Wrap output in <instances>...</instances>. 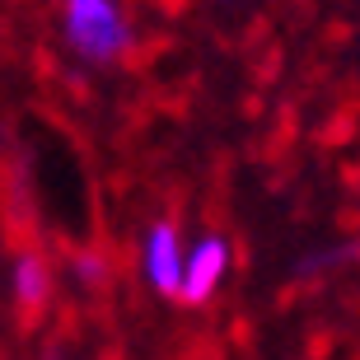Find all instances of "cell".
<instances>
[{
	"mask_svg": "<svg viewBox=\"0 0 360 360\" xmlns=\"http://www.w3.org/2000/svg\"><path fill=\"white\" fill-rule=\"evenodd\" d=\"M61 33H66L70 52L89 66H112L131 47V24H127L122 0H66Z\"/></svg>",
	"mask_w": 360,
	"mask_h": 360,
	"instance_id": "1",
	"label": "cell"
},
{
	"mask_svg": "<svg viewBox=\"0 0 360 360\" xmlns=\"http://www.w3.org/2000/svg\"><path fill=\"white\" fill-rule=\"evenodd\" d=\"M187 248L183 234H178L174 220H155L146 229V243H141V267H146V281L155 295H169L178 300L183 295V276H187Z\"/></svg>",
	"mask_w": 360,
	"mask_h": 360,
	"instance_id": "2",
	"label": "cell"
},
{
	"mask_svg": "<svg viewBox=\"0 0 360 360\" xmlns=\"http://www.w3.org/2000/svg\"><path fill=\"white\" fill-rule=\"evenodd\" d=\"M229 271V243L220 234H201L192 239L187 248V276H183V304H206L215 290H220V281Z\"/></svg>",
	"mask_w": 360,
	"mask_h": 360,
	"instance_id": "3",
	"label": "cell"
},
{
	"mask_svg": "<svg viewBox=\"0 0 360 360\" xmlns=\"http://www.w3.org/2000/svg\"><path fill=\"white\" fill-rule=\"evenodd\" d=\"M10 281H14V300H19L24 309L47 304V295H52V267H47V257H38V253L19 257Z\"/></svg>",
	"mask_w": 360,
	"mask_h": 360,
	"instance_id": "4",
	"label": "cell"
},
{
	"mask_svg": "<svg viewBox=\"0 0 360 360\" xmlns=\"http://www.w3.org/2000/svg\"><path fill=\"white\" fill-rule=\"evenodd\" d=\"M103 257L98 253H84V257H75V281H84V285H98L103 281Z\"/></svg>",
	"mask_w": 360,
	"mask_h": 360,
	"instance_id": "5",
	"label": "cell"
},
{
	"mask_svg": "<svg viewBox=\"0 0 360 360\" xmlns=\"http://www.w3.org/2000/svg\"><path fill=\"white\" fill-rule=\"evenodd\" d=\"M333 262H351V257H360V243H351V248H337V253H328Z\"/></svg>",
	"mask_w": 360,
	"mask_h": 360,
	"instance_id": "6",
	"label": "cell"
}]
</instances>
